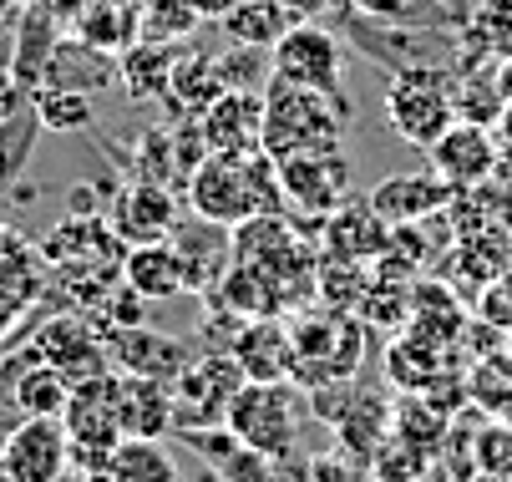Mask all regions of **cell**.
<instances>
[{"instance_id":"1","label":"cell","mask_w":512,"mask_h":482,"mask_svg":"<svg viewBox=\"0 0 512 482\" xmlns=\"http://www.w3.org/2000/svg\"><path fill=\"white\" fill-rule=\"evenodd\" d=\"M183 198L198 219L224 224V229H239L259 214L284 209L279 168L264 148H254V153H203L198 168L183 183Z\"/></svg>"},{"instance_id":"2","label":"cell","mask_w":512,"mask_h":482,"mask_svg":"<svg viewBox=\"0 0 512 482\" xmlns=\"http://www.w3.org/2000/svg\"><path fill=\"white\" fill-rule=\"evenodd\" d=\"M264 122H259V148L279 163V158H295V153H320V148H340L345 122L350 112H340L330 97L295 87L284 77L264 82Z\"/></svg>"},{"instance_id":"3","label":"cell","mask_w":512,"mask_h":482,"mask_svg":"<svg viewBox=\"0 0 512 482\" xmlns=\"http://www.w3.org/2000/svg\"><path fill=\"white\" fill-rule=\"evenodd\" d=\"M386 122L401 143L426 153L457 122V97H452V82L442 66H431V61L396 66V77L386 87Z\"/></svg>"},{"instance_id":"4","label":"cell","mask_w":512,"mask_h":482,"mask_svg":"<svg viewBox=\"0 0 512 482\" xmlns=\"http://www.w3.org/2000/svg\"><path fill=\"white\" fill-rule=\"evenodd\" d=\"M269 72L295 82V87H310L320 97H330L340 112H350V97H345V46L330 26L320 21H295L274 46H269Z\"/></svg>"},{"instance_id":"5","label":"cell","mask_w":512,"mask_h":482,"mask_svg":"<svg viewBox=\"0 0 512 482\" xmlns=\"http://www.w3.org/2000/svg\"><path fill=\"white\" fill-rule=\"evenodd\" d=\"M224 427L244 447L284 462L300 442V401H295V391H289V381H244L229 401Z\"/></svg>"},{"instance_id":"6","label":"cell","mask_w":512,"mask_h":482,"mask_svg":"<svg viewBox=\"0 0 512 482\" xmlns=\"http://www.w3.org/2000/svg\"><path fill=\"white\" fill-rule=\"evenodd\" d=\"M360 325L345 310L330 315H305L295 330H289V346H295V361H289V381L305 386H330V381H350L360 366Z\"/></svg>"},{"instance_id":"7","label":"cell","mask_w":512,"mask_h":482,"mask_svg":"<svg viewBox=\"0 0 512 482\" xmlns=\"http://www.w3.org/2000/svg\"><path fill=\"white\" fill-rule=\"evenodd\" d=\"M244 386V371L229 351H208L203 361H188L183 376L168 386L173 396V432H198V427H224L229 401Z\"/></svg>"},{"instance_id":"8","label":"cell","mask_w":512,"mask_h":482,"mask_svg":"<svg viewBox=\"0 0 512 482\" xmlns=\"http://www.w3.org/2000/svg\"><path fill=\"white\" fill-rule=\"evenodd\" d=\"M279 198L295 209L300 219H325L335 214L340 203L350 198L355 168L340 148H320V153H295V158H279Z\"/></svg>"},{"instance_id":"9","label":"cell","mask_w":512,"mask_h":482,"mask_svg":"<svg viewBox=\"0 0 512 482\" xmlns=\"http://www.w3.org/2000/svg\"><path fill=\"white\" fill-rule=\"evenodd\" d=\"M0 467L11 482H61L71 467V437L61 417H21L0 437Z\"/></svg>"},{"instance_id":"10","label":"cell","mask_w":512,"mask_h":482,"mask_svg":"<svg viewBox=\"0 0 512 482\" xmlns=\"http://www.w3.org/2000/svg\"><path fill=\"white\" fill-rule=\"evenodd\" d=\"M31 351L56 366L71 386H82L102 371H112V356H107V340L97 335V325L77 310H66V315H51L36 335H31Z\"/></svg>"},{"instance_id":"11","label":"cell","mask_w":512,"mask_h":482,"mask_svg":"<svg viewBox=\"0 0 512 482\" xmlns=\"http://www.w3.org/2000/svg\"><path fill=\"white\" fill-rule=\"evenodd\" d=\"M107 229L122 239V244H153V239H173L178 229V198L168 183H153V178H132L122 183L112 198H107Z\"/></svg>"},{"instance_id":"12","label":"cell","mask_w":512,"mask_h":482,"mask_svg":"<svg viewBox=\"0 0 512 482\" xmlns=\"http://www.w3.org/2000/svg\"><path fill=\"white\" fill-rule=\"evenodd\" d=\"M107 356H112V371H122V376H148V381H163V386H173V381L183 376V366L193 361L178 335L153 330L148 320L107 335Z\"/></svg>"},{"instance_id":"13","label":"cell","mask_w":512,"mask_h":482,"mask_svg":"<svg viewBox=\"0 0 512 482\" xmlns=\"http://www.w3.org/2000/svg\"><path fill=\"white\" fill-rule=\"evenodd\" d=\"M426 158H431V173H436V178H447V183L462 193V188H477V183L492 178V168H497V137H492L482 122H462V117H457V122L426 148Z\"/></svg>"},{"instance_id":"14","label":"cell","mask_w":512,"mask_h":482,"mask_svg":"<svg viewBox=\"0 0 512 482\" xmlns=\"http://www.w3.org/2000/svg\"><path fill=\"white\" fill-rule=\"evenodd\" d=\"M259 122H264V97L234 92V87H224L198 112V132H203L208 153H254L259 148Z\"/></svg>"},{"instance_id":"15","label":"cell","mask_w":512,"mask_h":482,"mask_svg":"<svg viewBox=\"0 0 512 482\" xmlns=\"http://www.w3.org/2000/svg\"><path fill=\"white\" fill-rule=\"evenodd\" d=\"M229 356L239 361L244 381H289V361H295V346H289V330L279 315H254L249 325L239 320Z\"/></svg>"},{"instance_id":"16","label":"cell","mask_w":512,"mask_h":482,"mask_svg":"<svg viewBox=\"0 0 512 482\" xmlns=\"http://www.w3.org/2000/svg\"><path fill=\"white\" fill-rule=\"evenodd\" d=\"M320 259H350V264H365L386 249V219L371 209V203H340L335 214L320 219Z\"/></svg>"},{"instance_id":"17","label":"cell","mask_w":512,"mask_h":482,"mask_svg":"<svg viewBox=\"0 0 512 482\" xmlns=\"http://www.w3.org/2000/svg\"><path fill=\"white\" fill-rule=\"evenodd\" d=\"M173 61H178V51H173L168 41L137 36V41L117 56V77H112V87H117L127 102H137V107H148V102H168Z\"/></svg>"},{"instance_id":"18","label":"cell","mask_w":512,"mask_h":482,"mask_svg":"<svg viewBox=\"0 0 512 482\" xmlns=\"http://www.w3.org/2000/svg\"><path fill=\"white\" fill-rule=\"evenodd\" d=\"M122 285L137 290L148 305H163V300H178L188 295V280H183V259L173 249V239H153V244H127L122 254Z\"/></svg>"},{"instance_id":"19","label":"cell","mask_w":512,"mask_h":482,"mask_svg":"<svg viewBox=\"0 0 512 482\" xmlns=\"http://www.w3.org/2000/svg\"><path fill=\"white\" fill-rule=\"evenodd\" d=\"M452 183L436 178V173H396L386 178L376 193H371V209L386 219V224H421L431 214H442L452 203Z\"/></svg>"},{"instance_id":"20","label":"cell","mask_w":512,"mask_h":482,"mask_svg":"<svg viewBox=\"0 0 512 482\" xmlns=\"http://www.w3.org/2000/svg\"><path fill=\"white\" fill-rule=\"evenodd\" d=\"M82 46L92 51H107V56H122L137 36H142V6L137 0H92V6L66 26Z\"/></svg>"},{"instance_id":"21","label":"cell","mask_w":512,"mask_h":482,"mask_svg":"<svg viewBox=\"0 0 512 482\" xmlns=\"http://www.w3.org/2000/svg\"><path fill=\"white\" fill-rule=\"evenodd\" d=\"M117 396H122V437H168L173 432V396L163 381L117 371Z\"/></svg>"},{"instance_id":"22","label":"cell","mask_w":512,"mask_h":482,"mask_svg":"<svg viewBox=\"0 0 512 482\" xmlns=\"http://www.w3.org/2000/svg\"><path fill=\"white\" fill-rule=\"evenodd\" d=\"M218 31H224L229 46H259L269 51L289 26H295V16H289L284 0H234V6L213 21Z\"/></svg>"},{"instance_id":"23","label":"cell","mask_w":512,"mask_h":482,"mask_svg":"<svg viewBox=\"0 0 512 482\" xmlns=\"http://www.w3.org/2000/svg\"><path fill=\"white\" fill-rule=\"evenodd\" d=\"M112 77H117V56L92 51L77 36H61L56 51H51V66H46L51 87H77V92H102V87H112Z\"/></svg>"},{"instance_id":"24","label":"cell","mask_w":512,"mask_h":482,"mask_svg":"<svg viewBox=\"0 0 512 482\" xmlns=\"http://www.w3.org/2000/svg\"><path fill=\"white\" fill-rule=\"evenodd\" d=\"M102 482H183V472H178L173 452L163 447V437H122L112 447Z\"/></svg>"},{"instance_id":"25","label":"cell","mask_w":512,"mask_h":482,"mask_svg":"<svg viewBox=\"0 0 512 482\" xmlns=\"http://www.w3.org/2000/svg\"><path fill=\"white\" fill-rule=\"evenodd\" d=\"M218 92H224V82H218V61L208 51H178L173 82H168V102L178 107V117H198Z\"/></svg>"},{"instance_id":"26","label":"cell","mask_w":512,"mask_h":482,"mask_svg":"<svg viewBox=\"0 0 512 482\" xmlns=\"http://www.w3.org/2000/svg\"><path fill=\"white\" fill-rule=\"evenodd\" d=\"M462 46L472 61H512V0H482L462 31Z\"/></svg>"},{"instance_id":"27","label":"cell","mask_w":512,"mask_h":482,"mask_svg":"<svg viewBox=\"0 0 512 482\" xmlns=\"http://www.w3.org/2000/svg\"><path fill=\"white\" fill-rule=\"evenodd\" d=\"M31 112H36V122H41L46 132H56V137L87 132V127L97 122V112H92V92H77V87H51V82L31 92Z\"/></svg>"},{"instance_id":"28","label":"cell","mask_w":512,"mask_h":482,"mask_svg":"<svg viewBox=\"0 0 512 482\" xmlns=\"http://www.w3.org/2000/svg\"><path fill=\"white\" fill-rule=\"evenodd\" d=\"M0 285L26 300L41 295V244H31L11 224H0Z\"/></svg>"},{"instance_id":"29","label":"cell","mask_w":512,"mask_h":482,"mask_svg":"<svg viewBox=\"0 0 512 482\" xmlns=\"http://www.w3.org/2000/svg\"><path fill=\"white\" fill-rule=\"evenodd\" d=\"M350 11H360L365 21L376 26H436V21H452L442 0H350Z\"/></svg>"},{"instance_id":"30","label":"cell","mask_w":512,"mask_h":482,"mask_svg":"<svg viewBox=\"0 0 512 482\" xmlns=\"http://www.w3.org/2000/svg\"><path fill=\"white\" fill-rule=\"evenodd\" d=\"M426 467H431V452L411 447V442H406V437H396V432L371 452V462H365V472H371L376 482H421V477H426Z\"/></svg>"},{"instance_id":"31","label":"cell","mask_w":512,"mask_h":482,"mask_svg":"<svg viewBox=\"0 0 512 482\" xmlns=\"http://www.w3.org/2000/svg\"><path fill=\"white\" fill-rule=\"evenodd\" d=\"M137 6H142V36L168 41V46H183L203 26L188 0H137Z\"/></svg>"},{"instance_id":"32","label":"cell","mask_w":512,"mask_h":482,"mask_svg":"<svg viewBox=\"0 0 512 482\" xmlns=\"http://www.w3.org/2000/svg\"><path fill=\"white\" fill-rule=\"evenodd\" d=\"M386 371H391L396 386H406V391H426V386L436 381V371H442V361H436V346H426V340L411 335V340H396V346H391Z\"/></svg>"},{"instance_id":"33","label":"cell","mask_w":512,"mask_h":482,"mask_svg":"<svg viewBox=\"0 0 512 482\" xmlns=\"http://www.w3.org/2000/svg\"><path fill=\"white\" fill-rule=\"evenodd\" d=\"M472 462H477V472L512 482V422L507 417H487L472 432Z\"/></svg>"},{"instance_id":"34","label":"cell","mask_w":512,"mask_h":482,"mask_svg":"<svg viewBox=\"0 0 512 482\" xmlns=\"http://www.w3.org/2000/svg\"><path fill=\"white\" fill-rule=\"evenodd\" d=\"M218 61V82L234 87V92H264V82L274 77L269 72V51L259 46H229L224 56H213Z\"/></svg>"},{"instance_id":"35","label":"cell","mask_w":512,"mask_h":482,"mask_svg":"<svg viewBox=\"0 0 512 482\" xmlns=\"http://www.w3.org/2000/svg\"><path fill=\"white\" fill-rule=\"evenodd\" d=\"M467 396L477 406H487V417H507V411H512V371L507 366H477Z\"/></svg>"},{"instance_id":"36","label":"cell","mask_w":512,"mask_h":482,"mask_svg":"<svg viewBox=\"0 0 512 482\" xmlns=\"http://www.w3.org/2000/svg\"><path fill=\"white\" fill-rule=\"evenodd\" d=\"M218 477L224 482H274L279 477V457H264V452L239 442L224 462H218Z\"/></svg>"},{"instance_id":"37","label":"cell","mask_w":512,"mask_h":482,"mask_svg":"<svg viewBox=\"0 0 512 482\" xmlns=\"http://www.w3.org/2000/svg\"><path fill=\"white\" fill-rule=\"evenodd\" d=\"M305 477H310V482H365V472L350 467L345 457H315V462L305 467Z\"/></svg>"},{"instance_id":"38","label":"cell","mask_w":512,"mask_h":482,"mask_svg":"<svg viewBox=\"0 0 512 482\" xmlns=\"http://www.w3.org/2000/svg\"><path fill=\"white\" fill-rule=\"evenodd\" d=\"M26 310H31V300H26V295H16V290L0 285V340H6V335L26 320Z\"/></svg>"},{"instance_id":"39","label":"cell","mask_w":512,"mask_h":482,"mask_svg":"<svg viewBox=\"0 0 512 482\" xmlns=\"http://www.w3.org/2000/svg\"><path fill=\"white\" fill-rule=\"evenodd\" d=\"M31 6H36L41 16H51L56 26H71V21H77V16L92 6V0H31Z\"/></svg>"},{"instance_id":"40","label":"cell","mask_w":512,"mask_h":482,"mask_svg":"<svg viewBox=\"0 0 512 482\" xmlns=\"http://www.w3.org/2000/svg\"><path fill=\"white\" fill-rule=\"evenodd\" d=\"M21 102H26V87L16 82V72H0V127L21 112Z\"/></svg>"},{"instance_id":"41","label":"cell","mask_w":512,"mask_h":482,"mask_svg":"<svg viewBox=\"0 0 512 482\" xmlns=\"http://www.w3.org/2000/svg\"><path fill=\"white\" fill-rule=\"evenodd\" d=\"M284 6H289V16H295V21H325L340 0H284Z\"/></svg>"},{"instance_id":"42","label":"cell","mask_w":512,"mask_h":482,"mask_svg":"<svg viewBox=\"0 0 512 482\" xmlns=\"http://www.w3.org/2000/svg\"><path fill=\"white\" fill-rule=\"evenodd\" d=\"M188 6L198 11V21H218V16L234 6V0H188Z\"/></svg>"},{"instance_id":"43","label":"cell","mask_w":512,"mask_h":482,"mask_svg":"<svg viewBox=\"0 0 512 482\" xmlns=\"http://www.w3.org/2000/svg\"><path fill=\"white\" fill-rule=\"evenodd\" d=\"M467 482H502V477H492V472H472Z\"/></svg>"},{"instance_id":"44","label":"cell","mask_w":512,"mask_h":482,"mask_svg":"<svg viewBox=\"0 0 512 482\" xmlns=\"http://www.w3.org/2000/svg\"><path fill=\"white\" fill-rule=\"evenodd\" d=\"M0 482H11V477H6V467H0Z\"/></svg>"},{"instance_id":"45","label":"cell","mask_w":512,"mask_h":482,"mask_svg":"<svg viewBox=\"0 0 512 482\" xmlns=\"http://www.w3.org/2000/svg\"><path fill=\"white\" fill-rule=\"evenodd\" d=\"M0 361H6V356H0Z\"/></svg>"}]
</instances>
